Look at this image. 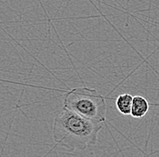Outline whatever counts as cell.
<instances>
[{"label": "cell", "instance_id": "cell-4", "mask_svg": "<svg viewBox=\"0 0 159 157\" xmlns=\"http://www.w3.org/2000/svg\"><path fill=\"white\" fill-rule=\"evenodd\" d=\"M134 96L130 95L129 93L120 94L116 98V107L119 110V113L122 115L128 116L131 114V108L133 102Z\"/></svg>", "mask_w": 159, "mask_h": 157}, {"label": "cell", "instance_id": "cell-2", "mask_svg": "<svg viewBox=\"0 0 159 157\" xmlns=\"http://www.w3.org/2000/svg\"><path fill=\"white\" fill-rule=\"evenodd\" d=\"M63 108L98 123H104L107 115V104L104 98L95 88L76 87L66 91Z\"/></svg>", "mask_w": 159, "mask_h": 157}, {"label": "cell", "instance_id": "cell-3", "mask_svg": "<svg viewBox=\"0 0 159 157\" xmlns=\"http://www.w3.org/2000/svg\"><path fill=\"white\" fill-rule=\"evenodd\" d=\"M148 110L149 102L147 98L140 95L134 96L130 116L134 118H142L147 115Z\"/></svg>", "mask_w": 159, "mask_h": 157}, {"label": "cell", "instance_id": "cell-1", "mask_svg": "<svg viewBox=\"0 0 159 157\" xmlns=\"http://www.w3.org/2000/svg\"><path fill=\"white\" fill-rule=\"evenodd\" d=\"M101 128L102 123L63 108L53 120L52 137L58 145L68 150H84L97 143Z\"/></svg>", "mask_w": 159, "mask_h": 157}]
</instances>
